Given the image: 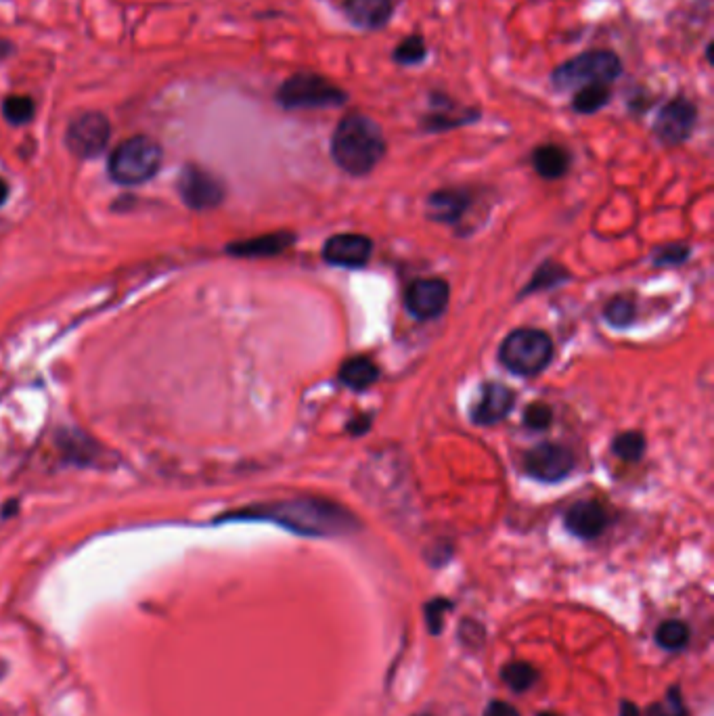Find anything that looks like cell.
Instances as JSON below:
<instances>
[{"instance_id":"1","label":"cell","mask_w":714,"mask_h":716,"mask_svg":"<svg viewBox=\"0 0 714 716\" xmlns=\"http://www.w3.org/2000/svg\"><path fill=\"white\" fill-rule=\"evenodd\" d=\"M239 518L269 520L302 536H340L359 528L348 509L323 499L281 501L245 511Z\"/></svg>"},{"instance_id":"2","label":"cell","mask_w":714,"mask_h":716,"mask_svg":"<svg viewBox=\"0 0 714 716\" xmlns=\"http://www.w3.org/2000/svg\"><path fill=\"white\" fill-rule=\"evenodd\" d=\"M336 164L352 176L371 172L386 153V141L379 126L361 114L346 116L331 141Z\"/></svg>"},{"instance_id":"3","label":"cell","mask_w":714,"mask_h":716,"mask_svg":"<svg viewBox=\"0 0 714 716\" xmlns=\"http://www.w3.org/2000/svg\"><path fill=\"white\" fill-rule=\"evenodd\" d=\"M164 153L158 141L130 137L120 143L109 158V176L120 185H143L158 174Z\"/></svg>"},{"instance_id":"4","label":"cell","mask_w":714,"mask_h":716,"mask_svg":"<svg viewBox=\"0 0 714 716\" xmlns=\"http://www.w3.org/2000/svg\"><path fill=\"white\" fill-rule=\"evenodd\" d=\"M553 356L551 338L541 329H518L509 333L501 350V363L518 375H537L541 373Z\"/></svg>"},{"instance_id":"5","label":"cell","mask_w":714,"mask_h":716,"mask_svg":"<svg viewBox=\"0 0 714 716\" xmlns=\"http://www.w3.org/2000/svg\"><path fill=\"white\" fill-rule=\"evenodd\" d=\"M620 70V59L612 51H589L557 67L553 82L564 91H578L595 84L610 86L620 76Z\"/></svg>"},{"instance_id":"6","label":"cell","mask_w":714,"mask_h":716,"mask_svg":"<svg viewBox=\"0 0 714 716\" xmlns=\"http://www.w3.org/2000/svg\"><path fill=\"white\" fill-rule=\"evenodd\" d=\"M277 101L287 109L338 107L346 103V93L317 74H296L283 82Z\"/></svg>"},{"instance_id":"7","label":"cell","mask_w":714,"mask_h":716,"mask_svg":"<svg viewBox=\"0 0 714 716\" xmlns=\"http://www.w3.org/2000/svg\"><path fill=\"white\" fill-rule=\"evenodd\" d=\"M111 137L109 120L99 111H86L76 116L68 132H65V145L82 160H93L103 153Z\"/></svg>"},{"instance_id":"8","label":"cell","mask_w":714,"mask_h":716,"mask_svg":"<svg viewBox=\"0 0 714 716\" xmlns=\"http://www.w3.org/2000/svg\"><path fill=\"white\" fill-rule=\"evenodd\" d=\"M178 193H181L185 204L193 210L216 208L222 197H225V189H222L218 178L197 166H187L181 172V178H178Z\"/></svg>"},{"instance_id":"9","label":"cell","mask_w":714,"mask_h":716,"mask_svg":"<svg viewBox=\"0 0 714 716\" xmlns=\"http://www.w3.org/2000/svg\"><path fill=\"white\" fill-rule=\"evenodd\" d=\"M526 469L537 480L560 482L574 469V455L562 444H541L526 455Z\"/></svg>"},{"instance_id":"10","label":"cell","mask_w":714,"mask_h":716,"mask_svg":"<svg viewBox=\"0 0 714 716\" xmlns=\"http://www.w3.org/2000/svg\"><path fill=\"white\" fill-rule=\"evenodd\" d=\"M698 111L696 105L679 97L666 103L656 120L658 139L666 145H681L696 126Z\"/></svg>"},{"instance_id":"11","label":"cell","mask_w":714,"mask_h":716,"mask_svg":"<svg viewBox=\"0 0 714 716\" xmlns=\"http://www.w3.org/2000/svg\"><path fill=\"white\" fill-rule=\"evenodd\" d=\"M449 304V285L442 279H419L407 292V308L417 319L440 317Z\"/></svg>"},{"instance_id":"12","label":"cell","mask_w":714,"mask_h":716,"mask_svg":"<svg viewBox=\"0 0 714 716\" xmlns=\"http://www.w3.org/2000/svg\"><path fill=\"white\" fill-rule=\"evenodd\" d=\"M373 245L363 235H336L327 239L323 256L336 266H363L371 256Z\"/></svg>"},{"instance_id":"13","label":"cell","mask_w":714,"mask_h":716,"mask_svg":"<svg viewBox=\"0 0 714 716\" xmlns=\"http://www.w3.org/2000/svg\"><path fill=\"white\" fill-rule=\"evenodd\" d=\"M608 513L606 509L601 507L595 501H583L576 503L568 513H566V528L578 536V539H597V536L608 528Z\"/></svg>"},{"instance_id":"14","label":"cell","mask_w":714,"mask_h":716,"mask_svg":"<svg viewBox=\"0 0 714 716\" xmlns=\"http://www.w3.org/2000/svg\"><path fill=\"white\" fill-rule=\"evenodd\" d=\"M513 400H516V396H513V392L507 386L497 382L486 384L482 388L480 402L474 409V421L480 425H493L505 419L513 407Z\"/></svg>"},{"instance_id":"15","label":"cell","mask_w":714,"mask_h":716,"mask_svg":"<svg viewBox=\"0 0 714 716\" xmlns=\"http://www.w3.org/2000/svg\"><path fill=\"white\" fill-rule=\"evenodd\" d=\"M392 0H346V13L354 26L365 30L384 28L392 17Z\"/></svg>"},{"instance_id":"16","label":"cell","mask_w":714,"mask_h":716,"mask_svg":"<svg viewBox=\"0 0 714 716\" xmlns=\"http://www.w3.org/2000/svg\"><path fill=\"white\" fill-rule=\"evenodd\" d=\"M379 377V369L375 367L373 361L365 356H356L346 361L340 369V379L342 384H346L352 390H367L371 388Z\"/></svg>"},{"instance_id":"17","label":"cell","mask_w":714,"mask_h":716,"mask_svg":"<svg viewBox=\"0 0 714 716\" xmlns=\"http://www.w3.org/2000/svg\"><path fill=\"white\" fill-rule=\"evenodd\" d=\"M428 212L438 222H455L467 208V195L459 191H438L428 201Z\"/></svg>"},{"instance_id":"18","label":"cell","mask_w":714,"mask_h":716,"mask_svg":"<svg viewBox=\"0 0 714 716\" xmlns=\"http://www.w3.org/2000/svg\"><path fill=\"white\" fill-rule=\"evenodd\" d=\"M294 237L287 233H275V235H266V237H258V239H250V241H241L237 245H233L231 252L237 256H275L279 252H283L287 245H292Z\"/></svg>"},{"instance_id":"19","label":"cell","mask_w":714,"mask_h":716,"mask_svg":"<svg viewBox=\"0 0 714 716\" xmlns=\"http://www.w3.org/2000/svg\"><path fill=\"white\" fill-rule=\"evenodd\" d=\"M532 162H534V168H537V172L543 178H560L566 174L570 158L562 147L543 145L534 151Z\"/></svg>"},{"instance_id":"20","label":"cell","mask_w":714,"mask_h":716,"mask_svg":"<svg viewBox=\"0 0 714 716\" xmlns=\"http://www.w3.org/2000/svg\"><path fill=\"white\" fill-rule=\"evenodd\" d=\"M501 679L516 693L528 691L539 681V670L528 662H509L501 670Z\"/></svg>"},{"instance_id":"21","label":"cell","mask_w":714,"mask_h":716,"mask_svg":"<svg viewBox=\"0 0 714 716\" xmlns=\"http://www.w3.org/2000/svg\"><path fill=\"white\" fill-rule=\"evenodd\" d=\"M656 643L662 650L679 652L689 643V629L681 620H666L656 629Z\"/></svg>"},{"instance_id":"22","label":"cell","mask_w":714,"mask_h":716,"mask_svg":"<svg viewBox=\"0 0 714 716\" xmlns=\"http://www.w3.org/2000/svg\"><path fill=\"white\" fill-rule=\"evenodd\" d=\"M610 95H612L610 86H604V84L578 88L576 97H574V109L578 111V114H595V111H599L610 101Z\"/></svg>"},{"instance_id":"23","label":"cell","mask_w":714,"mask_h":716,"mask_svg":"<svg viewBox=\"0 0 714 716\" xmlns=\"http://www.w3.org/2000/svg\"><path fill=\"white\" fill-rule=\"evenodd\" d=\"M36 103L28 95H11L3 103V116L13 126H24L34 120Z\"/></svg>"},{"instance_id":"24","label":"cell","mask_w":714,"mask_h":716,"mask_svg":"<svg viewBox=\"0 0 714 716\" xmlns=\"http://www.w3.org/2000/svg\"><path fill=\"white\" fill-rule=\"evenodd\" d=\"M612 449L624 461H637L645 451V440L639 432H624L614 440Z\"/></svg>"},{"instance_id":"25","label":"cell","mask_w":714,"mask_h":716,"mask_svg":"<svg viewBox=\"0 0 714 716\" xmlns=\"http://www.w3.org/2000/svg\"><path fill=\"white\" fill-rule=\"evenodd\" d=\"M426 42H423L421 36H409L403 42L398 44L394 51V59L400 65H415L419 61L426 59Z\"/></svg>"},{"instance_id":"26","label":"cell","mask_w":714,"mask_h":716,"mask_svg":"<svg viewBox=\"0 0 714 716\" xmlns=\"http://www.w3.org/2000/svg\"><path fill=\"white\" fill-rule=\"evenodd\" d=\"M606 319L614 325V327H627L631 325V321L635 319V304L631 298L627 296H618L614 298L608 308H606Z\"/></svg>"},{"instance_id":"27","label":"cell","mask_w":714,"mask_h":716,"mask_svg":"<svg viewBox=\"0 0 714 716\" xmlns=\"http://www.w3.org/2000/svg\"><path fill=\"white\" fill-rule=\"evenodd\" d=\"M647 716H689L681 691L677 687L668 689L666 700L662 704H652L647 708Z\"/></svg>"},{"instance_id":"28","label":"cell","mask_w":714,"mask_h":716,"mask_svg":"<svg viewBox=\"0 0 714 716\" xmlns=\"http://www.w3.org/2000/svg\"><path fill=\"white\" fill-rule=\"evenodd\" d=\"M453 608V603L449 599H432L430 603H426V624L428 631L432 635H440L442 633V616Z\"/></svg>"},{"instance_id":"29","label":"cell","mask_w":714,"mask_h":716,"mask_svg":"<svg viewBox=\"0 0 714 716\" xmlns=\"http://www.w3.org/2000/svg\"><path fill=\"white\" fill-rule=\"evenodd\" d=\"M564 268L555 266V264H545L541 271L534 275V283L530 285V289H539V287H551L555 283H560L564 279Z\"/></svg>"},{"instance_id":"30","label":"cell","mask_w":714,"mask_h":716,"mask_svg":"<svg viewBox=\"0 0 714 716\" xmlns=\"http://www.w3.org/2000/svg\"><path fill=\"white\" fill-rule=\"evenodd\" d=\"M551 417L553 415H551V409L547 405H532V407H528V411L524 415V421H526L528 428H532V430H545V428H549Z\"/></svg>"},{"instance_id":"31","label":"cell","mask_w":714,"mask_h":716,"mask_svg":"<svg viewBox=\"0 0 714 716\" xmlns=\"http://www.w3.org/2000/svg\"><path fill=\"white\" fill-rule=\"evenodd\" d=\"M482 633H484L482 626L476 624V622H472V620H465V622L459 626L461 641H465V643H472V645L482 643Z\"/></svg>"},{"instance_id":"32","label":"cell","mask_w":714,"mask_h":716,"mask_svg":"<svg viewBox=\"0 0 714 716\" xmlns=\"http://www.w3.org/2000/svg\"><path fill=\"white\" fill-rule=\"evenodd\" d=\"M484 716H520V712L503 700H493L486 706Z\"/></svg>"},{"instance_id":"33","label":"cell","mask_w":714,"mask_h":716,"mask_svg":"<svg viewBox=\"0 0 714 716\" xmlns=\"http://www.w3.org/2000/svg\"><path fill=\"white\" fill-rule=\"evenodd\" d=\"M685 256H687L685 248H681V245H671V248H664L656 260L668 264V262H681L685 260Z\"/></svg>"},{"instance_id":"34","label":"cell","mask_w":714,"mask_h":716,"mask_svg":"<svg viewBox=\"0 0 714 716\" xmlns=\"http://www.w3.org/2000/svg\"><path fill=\"white\" fill-rule=\"evenodd\" d=\"M620 716H641V712H639V708H637L633 702L624 700V702L620 704Z\"/></svg>"},{"instance_id":"35","label":"cell","mask_w":714,"mask_h":716,"mask_svg":"<svg viewBox=\"0 0 714 716\" xmlns=\"http://www.w3.org/2000/svg\"><path fill=\"white\" fill-rule=\"evenodd\" d=\"M367 423H369L367 417H359V419L350 423V430H352L354 434H363V432L367 430Z\"/></svg>"},{"instance_id":"36","label":"cell","mask_w":714,"mask_h":716,"mask_svg":"<svg viewBox=\"0 0 714 716\" xmlns=\"http://www.w3.org/2000/svg\"><path fill=\"white\" fill-rule=\"evenodd\" d=\"M11 55H13V44L5 38H0V61H5Z\"/></svg>"},{"instance_id":"37","label":"cell","mask_w":714,"mask_h":716,"mask_svg":"<svg viewBox=\"0 0 714 716\" xmlns=\"http://www.w3.org/2000/svg\"><path fill=\"white\" fill-rule=\"evenodd\" d=\"M7 197H9V187H7V183L3 181V178H0V206L5 204Z\"/></svg>"},{"instance_id":"38","label":"cell","mask_w":714,"mask_h":716,"mask_svg":"<svg viewBox=\"0 0 714 716\" xmlns=\"http://www.w3.org/2000/svg\"><path fill=\"white\" fill-rule=\"evenodd\" d=\"M539 716H560V714H555V712H541Z\"/></svg>"},{"instance_id":"39","label":"cell","mask_w":714,"mask_h":716,"mask_svg":"<svg viewBox=\"0 0 714 716\" xmlns=\"http://www.w3.org/2000/svg\"><path fill=\"white\" fill-rule=\"evenodd\" d=\"M417 716H432V714H417Z\"/></svg>"}]
</instances>
